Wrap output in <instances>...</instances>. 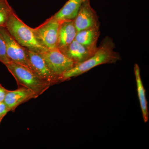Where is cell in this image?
<instances>
[{"mask_svg": "<svg viewBox=\"0 0 149 149\" xmlns=\"http://www.w3.org/2000/svg\"><path fill=\"white\" fill-rule=\"evenodd\" d=\"M73 21L77 32L100 27L98 16L97 12L91 6L90 1L83 3Z\"/></svg>", "mask_w": 149, "mask_h": 149, "instance_id": "8", "label": "cell"}, {"mask_svg": "<svg viewBox=\"0 0 149 149\" xmlns=\"http://www.w3.org/2000/svg\"><path fill=\"white\" fill-rule=\"evenodd\" d=\"M90 0H68L64 6L54 15L59 21L73 20L83 3Z\"/></svg>", "mask_w": 149, "mask_h": 149, "instance_id": "13", "label": "cell"}, {"mask_svg": "<svg viewBox=\"0 0 149 149\" xmlns=\"http://www.w3.org/2000/svg\"><path fill=\"white\" fill-rule=\"evenodd\" d=\"M2 120V118H0V123H1V121Z\"/></svg>", "mask_w": 149, "mask_h": 149, "instance_id": "19", "label": "cell"}, {"mask_svg": "<svg viewBox=\"0 0 149 149\" xmlns=\"http://www.w3.org/2000/svg\"><path fill=\"white\" fill-rule=\"evenodd\" d=\"M62 53L74 62L75 65L87 60L95 52L90 50L74 40Z\"/></svg>", "mask_w": 149, "mask_h": 149, "instance_id": "11", "label": "cell"}, {"mask_svg": "<svg viewBox=\"0 0 149 149\" xmlns=\"http://www.w3.org/2000/svg\"><path fill=\"white\" fill-rule=\"evenodd\" d=\"M77 33L73 20L61 21L58 35L57 49L62 52L75 40Z\"/></svg>", "mask_w": 149, "mask_h": 149, "instance_id": "10", "label": "cell"}, {"mask_svg": "<svg viewBox=\"0 0 149 149\" xmlns=\"http://www.w3.org/2000/svg\"><path fill=\"white\" fill-rule=\"evenodd\" d=\"M114 48L115 44L112 39L106 37L91 57L65 72L61 77V82L81 75L98 65L115 63L120 60V55L114 51Z\"/></svg>", "mask_w": 149, "mask_h": 149, "instance_id": "1", "label": "cell"}, {"mask_svg": "<svg viewBox=\"0 0 149 149\" xmlns=\"http://www.w3.org/2000/svg\"><path fill=\"white\" fill-rule=\"evenodd\" d=\"M5 27L19 45L29 50L41 54L47 50L38 42L33 28L19 18L14 11L11 14Z\"/></svg>", "mask_w": 149, "mask_h": 149, "instance_id": "2", "label": "cell"}, {"mask_svg": "<svg viewBox=\"0 0 149 149\" xmlns=\"http://www.w3.org/2000/svg\"><path fill=\"white\" fill-rule=\"evenodd\" d=\"M8 91L0 84V102H3L6 94Z\"/></svg>", "mask_w": 149, "mask_h": 149, "instance_id": "18", "label": "cell"}, {"mask_svg": "<svg viewBox=\"0 0 149 149\" xmlns=\"http://www.w3.org/2000/svg\"><path fill=\"white\" fill-rule=\"evenodd\" d=\"M27 55L31 70L39 77L47 81L51 85L61 82L58 77L52 72L40 54L27 49Z\"/></svg>", "mask_w": 149, "mask_h": 149, "instance_id": "7", "label": "cell"}, {"mask_svg": "<svg viewBox=\"0 0 149 149\" xmlns=\"http://www.w3.org/2000/svg\"><path fill=\"white\" fill-rule=\"evenodd\" d=\"M37 97L35 93L28 88L18 87L16 90L8 91L3 102L9 111H14L21 104Z\"/></svg>", "mask_w": 149, "mask_h": 149, "instance_id": "9", "label": "cell"}, {"mask_svg": "<svg viewBox=\"0 0 149 149\" xmlns=\"http://www.w3.org/2000/svg\"><path fill=\"white\" fill-rule=\"evenodd\" d=\"M40 54L52 72L60 80L65 72L75 65L74 62L65 55L57 48L47 50Z\"/></svg>", "mask_w": 149, "mask_h": 149, "instance_id": "5", "label": "cell"}, {"mask_svg": "<svg viewBox=\"0 0 149 149\" xmlns=\"http://www.w3.org/2000/svg\"><path fill=\"white\" fill-rule=\"evenodd\" d=\"M13 11L7 0H0V27H6L9 17Z\"/></svg>", "mask_w": 149, "mask_h": 149, "instance_id": "15", "label": "cell"}, {"mask_svg": "<svg viewBox=\"0 0 149 149\" xmlns=\"http://www.w3.org/2000/svg\"><path fill=\"white\" fill-rule=\"evenodd\" d=\"M0 35L4 41L7 55L10 62L23 65L31 70L27 57V49L19 45L5 27H0Z\"/></svg>", "mask_w": 149, "mask_h": 149, "instance_id": "6", "label": "cell"}, {"mask_svg": "<svg viewBox=\"0 0 149 149\" xmlns=\"http://www.w3.org/2000/svg\"><path fill=\"white\" fill-rule=\"evenodd\" d=\"M61 22L52 16L42 24L33 28L38 42L47 49L57 48L58 35Z\"/></svg>", "mask_w": 149, "mask_h": 149, "instance_id": "4", "label": "cell"}, {"mask_svg": "<svg viewBox=\"0 0 149 149\" xmlns=\"http://www.w3.org/2000/svg\"><path fill=\"white\" fill-rule=\"evenodd\" d=\"M100 35V27H93L77 32L74 40L90 50L95 52Z\"/></svg>", "mask_w": 149, "mask_h": 149, "instance_id": "12", "label": "cell"}, {"mask_svg": "<svg viewBox=\"0 0 149 149\" xmlns=\"http://www.w3.org/2000/svg\"><path fill=\"white\" fill-rule=\"evenodd\" d=\"M16 80L18 87H24L32 91L37 97L41 95L51 86L47 81L39 77L26 67L10 62L6 65Z\"/></svg>", "mask_w": 149, "mask_h": 149, "instance_id": "3", "label": "cell"}, {"mask_svg": "<svg viewBox=\"0 0 149 149\" xmlns=\"http://www.w3.org/2000/svg\"><path fill=\"white\" fill-rule=\"evenodd\" d=\"M9 111L4 102H0V118H3L4 117Z\"/></svg>", "mask_w": 149, "mask_h": 149, "instance_id": "17", "label": "cell"}, {"mask_svg": "<svg viewBox=\"0 0 149 149\" xmlns=\"http://www.w3.org/2000/svg\"><path fill=\"white\" fill-rule=\"evenodd\" d=\"M136 76L137 91L139 101L142 110V114L144 122H148L149 119V111L148 109V102L146 95V91L143 85L140 74V70L138 64H135L134 68Z\"/></svg>", "mask_w": 149, "mask_h": 149, "instance_id": "14", "label": "cell"}, {"mask_svg": "<svg viewBox=\"0 0 149 149\" xmlns=\"http://www.w3.org/2000/svg\"><path fill=\"white\" fill-rule=\"evenodd\" d=\"M0 61L6 65L10 62L7 55L4 41L0 35Z\"/></svg>", "mask_w": 149, "mask_h": 149, "instance_id": "16", "label": "cell"}]
</instances>
